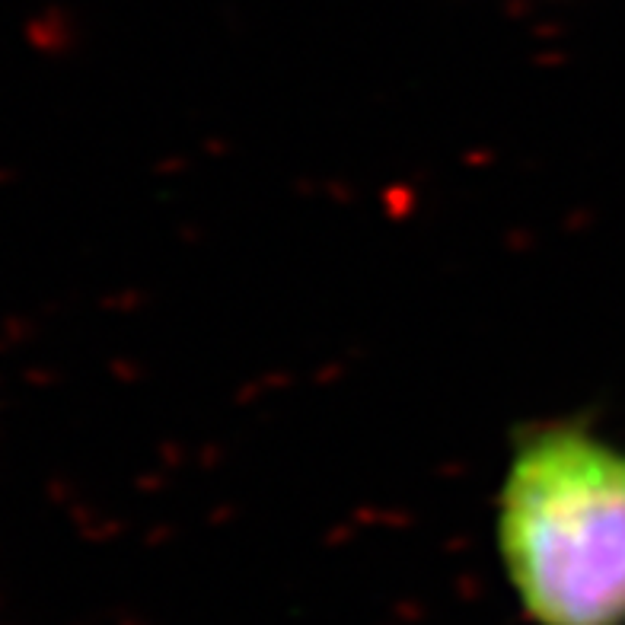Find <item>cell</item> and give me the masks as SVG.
I'll return each mask as SVG.
<instances>
[{"label":"cell","instance_id":"cell-1","mask_svg":"<svg viewBox=\"0 0 625 625\" xmlns=\"http://www.w3.org/2000/svg\"><path fill=\"white\" fill-rule=\"evenodd\" d=\"M495 543L533 625H625V450L574 421L520 434Z\"/></svg>","mask_w":625,"mask_h":625}]
</instances>
